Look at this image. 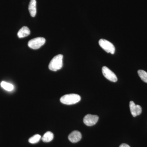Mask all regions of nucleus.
Returning a JSON list of instances; mask_svg holds the SVG:
<instances>
[{"mask_svg":"<svg viewBox=\"0 0 147 147\" xmlns=\"http://www.w3.org/2000/svg\"><path fill=\"white\" fill-rule=\"evenodd\" d=\"M36 1L31 0L29 5V11L32 17H34L36 15Z\"/></svg>","mask_w":147,"mask_h":147,"instance_id":"obj_9","label":"nucleus"},{"mask_svg":"<svg viewBox=\"0 0 147 147\" xmlns=\"http://www.w3.org/2000/svg\"><path fill=\"white\" fill-rule=\"evenodd\" d=\"M130 112L133 117L139 115L142 113V108L140 105H136L133 101L129 102Z\"/></svg>","mask_w":147,"mask_h":147,"instance_id":"obj_7","label":"nucleus"},{"mask_svg":"<svg viewBox=\"0 0 147 147\" xmlns=\"http://www.w3.org/2000/svg\"><path fill=\"white\" fill-rule=\"evenodd\" d=\"M45 39L43 37H37L30 40L28 43L29 47L34 50L39 49L45 44Z\"/></svg>","mask_w":147,"mask_h":147,"instance_id":"obj_4","label":"nucleus"},{"mask_svg":"<svg viewBox=\"0 0 147 147\" xmlns=\"http://www.w3.org/2000/svg\"><path fill=\"white\" fill-rule=\"evenodd\" d=\"M1 86L4 89L8 91H11L14 89V87L12 84L5 82H2Z\"/></svg>","mask_w":147,"mask_h":147,"instance_id":"obj_12","label":"nucleus"},{"mask_svg":"<svg viewBox=\"0 0 147 147\" xmlns=\"http://www.w3.org/2000/svg\"><path fill=\"white\" fill-rule=\"evenodd\" d=\"M54 138V134L50 131H47L42 137V140L44 142H49L52 141Z\"/></svg>","mask_w":147,"mask_h":147,"instance_id":"obj_11","label":"nucleus"},{"mask_svg":"<svg viewBox=\"0 0 147 147\" xmlns=\"http://www.w3.org/2000/svg\"><path fill=\"white\" fill-rule=\"evenodd\" d=\"M102 71L103 76L109 81L113 82H116L117 81V78L113 71L106 66L102 67Z\"/></svg>","mask_w":147,"mask_h":147,"instance_id":"obj_5","label":"nucleus"},{"mask_svg":"<svg viewBox=\"0 0 147 147\" xmlns=\"http://www.w3.org/2000/svg\"><path fill=\"white\" fill-rule=\"evenodd\" d=\"M119 147H130L128 145L125 144H121Z\"/></svg>","mask_w":147,"mask_h":147,"instance_id":"obj_15","label":"nucleus"},{"mask_svg":"<svg viewBox=\"0 0 147 147\" xmlns=\"http://www.w3.org/2000/svg\"><path fill=\"white\" fill-rule=\"evenodd\" d=\"M98 120V116L96 115L88 114L84 117V122L87 126H92L95 125Z\"/></svg>","mask_w":147,"mask_h":147,"instance_id":"obj_6","label":"nucleus"},{"mask_svg":"<svg viewBox=\"0 0 147 147\" xmlns=\"http://www.w3.org/2000/svg\"><path fill=\"white\" fill-rule=\"evenodd\" d=\"M138 74L142 81L147 83V72L144 70L140 69L138 70Z\"/></svg>","mask_w":147,"mask_h":147,"instance_id":"obj_14","label":"nucleus"},{"mask_svg":"<svg viewBox=\"0 0 147 147\" xmlns=\"http://www.w3.org/2000/svg\"><path fill=\"white\" fill-rule=\"evenodd\" d=\"M30 33V31L28 27L24 26L18 31L17 35L19 38H23L29 35Z\"/></svg>","mask_w":147,"mask_h":147,"instance_id":"obj_10","label":"nucleus"},{"mask_svg":"<svg viewBox=\"0 0 147 147\" xmlns=\"http://www.w3.org/2000/svg\"><path fill=\"white\" fill-rule=\"evenodd\" d=\"M99 45L103 50L108 53H111V54H115V48L113 43L110 41L104 39H100L99 40Z\"/></svg>","mask_w":147,"mask_h":147,"instance_id":"obj_3","label":"nucleus"},{"mask_svg":"<svg viewBox=\"0 0 147 147\" xmlns=\"http://www.w3.org/2000/svg\"><path fill=\"white\" fill-rule=\"evenodd\" d=\"M81 97L79 95L75 94H70L64 95L60 98L61 102L65 105H73L79 102Z\"/></svg>","mask_w":147,"mask_h":147,"instance_id":"obj_1","label":"nucleus"},{"mask_svg":"<svg viewBox=\"0 0 147 147\" xmlns=\"http://www.w3.org/2000/svg\"><path fill=\"white\" fill-rule=\"evenodd\" d=\"M82 138V135L80 131L75 130L71 132L68 136V139L70 142L76 143L79 142Z\"/></svg>","mask_w":147,"mask_h":147,"instance_id":"obj_8","label":"nucleus"},{"mask_svg":"<svg viewBox=\"0 0 147 147\" xmlns=\"http://www.w3.org/2000/svg\"><path fill=\"white\" fill-rule=\"evenodd\" d=\"M41 139V136L39 134H35L33 136L30 138L29 139V143L32 144H36L39 142L40 140Z\"/></svg>","mask_w":147,"mask_h":147,"instance_id":"obj_13","label":"nucleus"},{"mask_svg":"<svg viewBox=\"0 0 147 147\" xmlns=\"http://www.w3.org/2000/svg\"><path fill=\"white\" fill-rule=\"evenodd\" d=\"M63 55H58L55 56L50 61L49 64V69L53 71H57L63 67Z\"/></svg>","mask_w":147,"mask_h":147,"instance_id":"obj_2","label":"nucleus"}]
</instances>
